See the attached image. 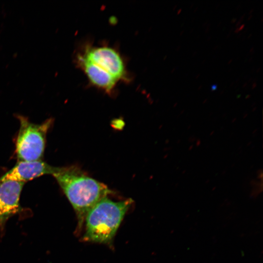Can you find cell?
I'll use <instances>...</instances> for the list:
<instances>
[{"mask_svg":"<svg viewBox=\"0 0 263 263\" xmlns=\"http://www.w3.org/2000/svg\"><path fill=\"white\" fill-rule=\"evenodd\" d=\"M52 175L73 207L80 230L90 210L111 190L76 166L56 167Z\"/></svg>","mask_w":263,"mask_h":263,"instance_id":"cell-1","label":"cell"},{"mask_svg":"<svg viewBox=\"0 0 263 263\" xmlns=\"http://www.w3.org/2000/svg\"><path fill=\"white\" fill-rule=\"evenodd\" d=\"M132 202L131 199L114 202L107 197L100 200L85 217L83 240L111 244Z\"/></svg>","mask_w":263,"mask_h":263,"instance_id":"cell-2","label":"cell"},{"mask_svg":"<svg viewBox=\"0 0 263 263\" xmlns=\"http://www.w3.org/2000/svg\"><path fill=\"white\" fill-rule=\"evenodd\" d=\"M20 128L16 142L18 161L41 160L43 157L47 132L52 120L48 119L40 124L33 123L28 118L18 115Z\"/></svg>","mask_w":263,"mask_h":263,"instance_id":"cell-3","label":"cell"},{"mask_svg":"<svg viewBox=\"0 0 263 263\" xmlns=\"http://www.w3.org/2000/svg\"><path fill=\"white\" fill-rule=\"evenodd\" d=\"M117 81L126 78L123 61L119 53L107 46L88 47L82 55Z\"/></svg>","mask_w":263,"mask_h":263,"instance_id":"cell-4","label":"cell"},{"mask_svg":"<svg viewBox=\"0 0 263 263\" xmlns=\"http://www.w3.org/2000/svg\"><path fill=\"white\" fill-rule=\"evenodd\" d=\"M24 184L13 180L0 181V229L20 210L19 198Z\"/></svg>","mask_w":263,"mask_h":263,"instance_id":"cell-5","label":"cell"},{"mask_svg":"<svg viewBox=\"0 0 263 263\" xmlns=\"http://www.w3.org/2000/svg\"><path fill=\"white\" fill-rule=\"evenodd\" d=\"M56 167L43 161H18L15 166L0 178V181L13 180L25 183L45 174H53Z\"/></svg>","mask_w":263,"mask_h":263,"instance_id":"cell-6","label":"cell"},{"mask_svg":"<svg viewBox=\"0 0 263 263\" xmlns=\"http://www.w3.org/2000/svg\"><path fill=\"white\" fill-rule=\"evenodd\" d=\"M77 62L94 85L108 92H110L115 86L117 81L115 79L82 55H77Z\"/></svg>","mask_w":263,"mask_h":263,"instance_id":"cell-7","label":"cell"},{"mask_svg":"<svg viewBox=\"0 0 263 263\" xmlns=\"http://www.w3.org/2000/svg\"><path fill=\"white\" fill-rule=\"evenodd\" d=\"M217 89V85L216 84H213L211 86V91L215 90Z\"/></svg>","mask_w":263,"mask_h":263,"instance_id":"cell-8","label":"cell"},{"mask_svg":"<svg viewBox=\"0 0 263 263\" xmlns=\"http://www.w3.org/2000/svg\"><path fill=\"white\" fill-rule=\"evenodd\" d=\"M246 14V13H244L240 18H239V20H240L241 21H242L243 19H244V18L245 16V15Z\"/></svg>","mask_w":263,"mask_h":263,"instance_id":"cell-9","label":"cell"},{"mask_svg":"<svg viewBox=\"0 0 263 263\" xmlns=\"http://www.w3.org/2000/svg\"><path fill=\"white\" fill-rule=\"evenodd\" d=\"M236 20H237V18H233L231 19L230 22L232 23H235Z\"/></svg>","mask_w":263,"mask_h":263,"instance_id":"cell-10","label":"cell"},{"mask_svg":"<svg viewBox=\"0 0 263 263\" xmlns=\"http://www.w3.org/2000/svg\"><path fill=\"white\" fill-rule=\"evenodd\" d=\"M244 26H245V24H244V23L241 24V25H240V26L239 27V29L240 31L241 30H242L243 29H244Z\"/></svg>","mask_w":263,"mask_h":263,"instance_id":"cell-11","label":"cell"},{"mask_svg":"<svg viewBox=\"0 0 263 263\" xmlns=\"http://www.w3.org/2000/svg\"><path fill=\"white\" fill-rule=\"evenodd\" d=\"M257 86V83L256 82H253V83L252 84V89L255 88Z\"/></svg>","mask_w":263,"mask_h":263,"instance_id":"cell-12","label":"cell"},{"mask_svg":"<svg viewBox=\"0 0 263 263\" xmlns=\"http://www.w3.org/2000/svg\"><path fill=\"white\" fill-rule=\"evenodd\" d=\"M241 22H242V21H241L240 20H239L236 22V24H235V26L237 27H238V26L241 23Z\"/></svg>","mask_w":263,"mask_h":263,"instance_id":"cell-13","label":"cell"},{"mask_svg":"<svg viewBox=\"0 0 263 263\" xmlns=\"http://www.w3.org/2000/svg\"><path fill=\"white\" fill-rule=\"evenodd\" d=\"M240 31V30L239 29V27H236V29L234 30L235 33H238Z\"/></svg>","mask_w":263,"mask_h":263,"instance_id":"cell-14","label":"cell"},{"mask_svg":"<svg viewBox=\"0 0 263 263\" xmlns=\"http://www.w3.org/2000/svg\"><path fill=\"white\" fill-rule=\"evenodd\" d=\"M182 10V8L179 9L177 10V14H179L181 12Z\"/></svg>","mask_w":263,"mask_h":263,"instance_id":"cell-15","label":"cell"},{"mask_svg":"<svg viewBox=\"0 0 263 263\" xmlns=\"http://www.w3.org/2000/svg\"><path fill=\"white\" fill-rule=\"evenodd\" d=\"M254 47H252L250 49V50H249V52L251 53V52H252L253 51H254Z\"/></svg>","mask_w":263,"mask_h":263,"instance_id":"cell-16","label":"cell"},{"mask_svg":"<svg viewBox=\"0 0 263 263\" xmlns=\"http://www.w3.org/2000/svg\"><path fill=\"white\" fill-rule=\"evenodd\" d=\"M209 30H210L209 28L207 27L206 29H205V32L207 33L208 32Z\"/></svg>","mask_w":263,"mask_h":263,"instance_id":"cell-17","label":"cell"},{"mask_svg":"<svg viewBox=\"0 0 263 263\" xmlns=\"http://www.w3.org/2000/svg\"><path fill=\"white\" fill-rule=\"evenodd\" d=\"M254 10V9L253 8H252L251 9H250L249 11V12H248V14H251L252 13V12Z\"/></svg>","mask_w":263,"mask_h":263,"instance_id":"cell-18","label":"cell"},{"mask_svg":"<svg viewBox=\"0 0 263 263\" xmlns=\"http://www.w3.org/2000/svg\"><path fill=\"white\" fill-rule=\"evenodd\" d=\"M180 47H181V45H179L177 46V47H176V51H178V50L180 49Z\"/></svg>","mask_w":263,"mask_h":263,"instance_id":"cell-19","label":"cell"},{"mask_svg":"<svg viewBox=\"0 0 263 263\" xmlns=\"http://www.w3.org/2000/svg\"><path fill=\"white\" fill-rule=\"evenodd\" d=\"M241 4L239 3V4L238 5V6L236 7V10H238V9L241 7Z\"/></svg>","mask_w":263,"mask_h":263,"instance_id":"cell-20","label":"cell"},{"mask_svg":"<svg viewBox=\"0 0 263 263\" xmlns=\"http://www.w3.org/2000/svg\"><path fill=\"white\" fill-rule=\"evenodd\" d=\"M242 34H243V32L240 33L238 35L237 38H239L240 37H241V36L242 35Z\"/></svg>","mask_w":263,"mask_h":263,"instance_id":"cell-21","label":"cell"},{"mask_svg":"<svg viewBox=\"0 0 263 263\" xmlns=\"http://www.w3.org/2000/svg\"><path fill=\"white\" fill-rule=\"evenodd\" d=\"M253 15L251 14H250L248 17V20L250 19L252 17Z\"/></svg>","mask_w":263,"mask_h":263,"instance_id":"cell-22","label":"cell"},{"mask_svg":"<svg viewBox=\"0 0 263 263\" xmlns=\"http://www.w3.org/2000/svg\"><path fill=\"white\" fill-rule=\"evenodd\" d=\"M247 85V82H245L243 85V87H245V86H246Z\"/></svg>","mask_w":263,"mask_h":263,"instance_id":"cell-23","label":"cell"},{"mask_svg":"<svg viewBox=\"0 0 263 263\" xmlns=\"http://www.w3.org/2000/svg\"><path fill=\"white\" fill-rule=\"evenodd\" d=\"M231 32H229V33H228V34H227V35H226V38H229V36H230V35H231Z\"/></svg>","mask_w":263,"mask_h":263,"instance_id":"cell-24","label":"cell"},{"mask_svg":"<svg viewBox=\"0 0 263 263\" xmlns=\"http://www.w3.org/2000/svg\"><path fill=\"white\" fill-rule=\"evenodd\" d=\"M207 23V21H205V22H204L203 23L202 26H205Z\"/></svg>","mask_w":263,"mask_h":263,"instance_id":"cell-25","label":"cell"},{"mask_svg":"<svg viewBox=\"0 0 263 263\" xmlns=\"http://www.w3.org/2000/svg\"><path fill=\"white\" fill-rule=\"evenodd\" d=\"M261 69V68L260 67H258L257 68V70H256V72L257 73V72H259L260 71Z\"/></svg>","mask_w":263,"mask_h":263,"instance_id":"cell-26","label":"cell"},{"mask_svg":"<svg viewBox=\"0 0 263 263\" xmlns=\"http://www.w3.org/2000/svg\"><path fill=\"white\" fill-rule=\"evenodd\" d=\"M232 60H233V59H232V58L230 59L228 61V62H227V64H229V63H230L232 61Z\"/></svg>","mask_w":263,"mask_h":263,"instance_id":"cell-27","label":"cell"},{"mask_svg":"<svg viewBox=\"0 0 263 263\" xmlns=\"http://www.w3.org/2000/svg\"><path fill=\"white\" fill-rule=\"evenodd\" d=\"M252 80V77H250V78L248 79V82H250Z\"/></svg>","mask_w":263,"mask_h":263,"instance_id":"cell-28","label":"cell"},{"mask_svg":"<svg viewBox=\"0 0 263 263\" xmlns=\"http://www.w3.org/2000/svg\"><path fill=\"white\" fill-rule=\"evenodd\" d=\"M251 95L250 94H247L245 96V98H249V97H250Z\"/></svg>","mask_w":263,"mask_h":263,"instance_id":"cell-29","label":"cell"},{"mask_svg":"<svg viewBox=\"0 0 263 263\" xmlns=\"http://www.w3.org/2000/svg\"><path fill=\"white\" fill-rule=\"evenodd\" d=\"M210 26V23H207V27L209 28Z\"/></svg>","mask_w":263,"mask_h":263,"instance_id":"cell-30","label":"cell"},{"mask_svg":"<svg viewBox=\"0 0 263 263\" xmlns=\"http://www.w3.org/2000/svg\"><path fill=\"white\" fill-rule=\"evenodd\" d=\"M248 29V27H246L244 30V32H245Z\"/></svg>","mask_w":263,"mask_h":263,"instance_id":"cell-31","label":"cell"},{"mask_svg":"<svg viewBox=\"0 0 263 263\" xmlns=\"http://www.w3.org/2000/svg\"><path fill=\"white\" fill-rule=\"evenodd\" d=\"M252 33L249 34L248 35V37H247V38H250V37L251 36H252Z\"/></svg>","mask_w":263,"mask_h":263,"instance_id":"cell-32","label":"cell"},{"mask_svg":"<svg viewBox=\"0 0 263 263\" xmlns=\"http://www.w3.org/2000/svg\"><path fill=\"white\" fill-rule=\"evenodd\" d=\"M198 7L197 6L195 7V8L194 9L193 12H195L198 9Z\"/></svg>","mask_w":263,"mask_h":263,"instance_id":"cell-33","label":"cell"},{"mask_svg":"<svg viewBox=\"0 0 263 263\" xmlns=\"http://www.w3.org/2000/svg\"><path fill=\"white\" fill-rule=\"evenodd\" d=\"M218 46H219L218 45H216L214 46V47H213V49H216Z\"/></svg>","mask_w":263,"mask_h":263,"instance_id":"cell-34","label":"cell"},{"mask_svg":"<svg viewBox=\"0 0 263 263\" xmlns=\"http://www.w3.org/2000/svg\"><path fill=\"white\" fill-rule=\"evenodd\" d=\"M253 59V57H250L248 60V62H250V61H252Z\"/></svg>","mask_w":263,"mask_h":263,"instance_id":"cell-35","label":"cell"},{"mask_svg":"<svg viewBox=\"0 0 263 263\" xmlns=\"http://www.w3.org/2000/svg\"><path fill=\"white\" fill-rule=\"evenodd\" d=\"M200 74H197L195 76V78H197L200 76Z\"/></svg>","mask_w":263,"mask_h":263,"instance_id":"cell-36","label":"cell"},{"mask_svg":"<svg viewBox=\"0 0 263 263\" xmlns=\"http://www.w3.org/2000/svg\"><path fill=\"white\" fill-rule=\"evenodd\" d=\"M211 38V35L208 36L207 38V40H209Z\"/></svg>","mask_w":263,"mask_h":263,"instance_id":"cell-37","label":"cell"},{"mask_svg":"<svg viewBox=\"0 0 263 263\" xmlns=\"http://www.w3.org/2000/svg\"><path fill=\"white\" fill-rule=\"evenodd\" d=\"M175 69H176L175 67L173 68L171 70V73L175 71Z\"/></svg>","mask_w":263,"mask_h":263,"instance_id":"cell-38","label":"cell"},{"mask_svg":"<svg viewBox=\"0 0 263 263\" xmlns=\"http://www.w3.org/2000/svg\"><path fill=\"white\" fill-rule=\"evenodd\" d=\"M177 4H175L174 6L173 7V10H174L177 7Z\"/></svg>","mask_w":263,"mask_h":263,"instance_id":"cell-39","label":"cell"},{"mask_svg":"<svg viewBox=\"0 0 263 263\" xmlns=\"http://www.w3.org/2000/svg\"><path fill=\"white\" fill-rule=\"evenodd\" d=\"M203 85H200L199 87L198 88V90H200L202 87Z\"/></svg>","mask_w":263,"mask_h":263,"instance_id":"cell-40","label":"cell"},{"mask_svg":"<svg viewBox=\"0 0 263 263\" xmlns=\"http://www.w3.org/2000/svg\"><path fill=\"white\" fill-rule=\"evenodd\" d=\"M245 35H244V36H243V37L242 38V40H243L245 38Z\"/></svg>","mask_w":263,"mask_h":263,"instance_id":"cell-41","label":"cell"},{"mask_svg":"<svg viewBox=\"0 0 263 263\" xmlns=\"http://www.w3.org/2000/svg\"><path fill=\"white\" fill-rule=\"evenodd\" d=\"M196 53H197V51H194V53L192 54V56H195Z\"/></svg>","mask_w":263,"mask_h":263,"instance_id":"cell-42","label":"cell"},{"mask_svg":"<svg viewBox=\"0 0 263 263\" xmlns=\"http://www.w3.org/2000/svg\"><path fill=\"white\" fill-rule=\"evenodd\" d=\"M193 5H194V2L191 3V5L190 6V8H192V7L193 6Z\"/></svg>","mask_w":263,"mask_h":263,"instance_id":"cell-43","label":"cell"},{"mask_svg":"<svg viewBox=\"0 0 263 263\" xmlns=\"http://www.w3.org/2000/svg\"><path fill=\"white\" fill-rule=\"evenodd\" d=\"M221 22H222L221 21H220L219 22V23H218V25H217V26H218V27H219V25H221Z\"/></svg>","mask_w":263,"mask_h":263,"instance_id":"cell-44","label":"cell"},{"mask_svg":"<svg viewBox=\"0 0 263 263\" xmlns=\"http://www.w3.org/2000/svg\"><path fill=\"white\" fill-rule=\"evenodd\" d=\"M224 92V89H223V90H222V91L220 92V94H223Z\"/></svg>","mask_w":263,"mask_h":263,"instance_id":"cell-45","label":"cell"},{"mask_svg":"<svg viewBox=\"0 0 263 263\" xmlns=\"http://www.w3.org/2000/svg\"><path fill=\"white\" fill-rule=\"evenodd\" d=\"M234 27H232L229 31V32H231V31L233 30Z\"/></svg>","mask_w":263,"mask_h":263,"instance_id":"cell-46","label":"cell"},{"mask_svg":"<svg viewBox=\"0 0 263 263\" xmlns=\"http://www.w3.org/2000/svg\"><path fill=\"white\" fill-rule=\"evenodd\" d=\"M184 32V30H182L180 32V35H181Z\"/></svg>","mask_w":263,"mask_h":263,"instance_id":"cell-47","label":"cell"},{"mask_svg":"<svg viewBox=\"0 0 263 263\" xmlns=\"http://www.w3.org/2000/svg\"><path fill=\"white\" fill-rule=\"evenodd\" d=\"M239 79H240L239 78H238L235 80V81L234 82H238V81L239 80Z\"/></svg>","mask_w":263,"mask_h":263,"instance_id":"cell-48","label":"cell"},{"mask_svg":"<svg viewBox=\"0 0 263 263\" xmlns=\"http://www.w3.org/2000/svg\"><path fill=\"white\" fill-rule=\"evenodd\" d=\"M257 80V78H254L253 80V82H256V81Z\"/></svg>","mask_w":263,"mask_h":263,"instance_id":"cell-49","label":"cell"},{"mask_svg":"<svg viewBox=\"0 0 263 263\" xmlns=\"http://www.w3.org/2000/svg\"><path fill=\"white\" fill-rule=\"evenodd\" d=\"M219 5V3H217V5H216L215 6V8H217Z\"/></svg>","mask_w":263,"mask_h":263,"instance_id":"cell-50","label":"cell"},{"mask_svg":"<svg viewBox=\"0 0 263 263\" xmlns=\"http://www.w3.org/2000/svg\"><path fill=\"white\" fill-rule=\"evenodd\" d=\"M234 83V82H231V83L230 85V86H231L232 85H233Z\"/></svg>","mask_w":263,"mask_h":263,"instance_id":"cell-51","label":"cell"},{"mask_svg":"<svg viewBox=\"0 0 263 263\" xmlns=\"http://www.w3.org/2000/svg\"><path fill=\"white\" fill-rule=\"evenodd\" d=\"M255 52V50L253 51L252 52H251V54H253Z\"/></svg>","mask_w":263,"mask_h":263,"instance_id":"cell-52","label":"cell"},{"mask_svg":"<svg viewBox=\"0 0 263 263\" xmlns=\"http://www.w3.org/2000/svg\"><path fill=\"white\" fill-rule=\"evenodd\" d=\"M248 75H246L245 76H244V78H245V79L246 78V77H248Z\"/></svg>","mask_w":263,"mask_h":263,"instance_id":"cell-53","label":"cell"},{"mask_svg":"<svg viewBox=\"0 0 263 263\" xmlns=\"http://www.w3.org/2000/svg\"><path fill=\"white\" fill-rule=\"evenodd\" d=\"M193 30H194V28H192L190 30V32H192V31H193Z\"/></svg>","mask_w":263,"mask_h":263,"instance_id":"cell-54","label":"cell"},{"mask_svg":"<svg viewBox=\"0 0 263 263\" xmlns=\"http://www.w3.org/2000/svg\"><path fill=\"white\" fill-rule=\"evenodd\" d=\"M254 68H253L251 70V72L252 73V72L254 71Z\"/></svg>","mask_w":263,"mask_h":263,"instance_id":"cell-55","label":"cell"},{"mask_svg":"<svg viewBox=\"0 0 263 263\" xmlns=\"http://www.w3.org/2000/svg\"><path fill=\"white\" fill-rule=\"evenodd\" d=\"M207 100V99H206L205 100H204V102L203 103H205Z\"/></svg>","mask_w":263,"mask_h":263,"instance_id":"cell-56","label":"cell"},{"mask_svg":"<svg viewBox=\"0 0 263 263\" xmlns=\"http://www.w3.org/2000/svg\"><path fill=\"white\" fill-rule=\"evenodd\" d=\"M205 61H206V59L203 60V61H202V64L204 63V62H205Z\"/></svg>","mask_w":263,"mask_h":263,"instance_id":"cell-57","label":"cell"},{"mask_svg":"<svg viewBox=\"0 0 263 263\" xmlns=\"http://www.w3.org/2000/svg\"><path fill=\"white\" fill-rule=\"evenodd\" d=\"M263 20V17H262V18H261V22H262Z\"/></svg>","mask_w":263,"mask_h":263,"instance_id":"cell-58","label":"cell"},{"mask_svg":"<svg viewBox=\"0 0 263 263\" xmlns=\"http://www.w3.org/2000/svg\"><path fill=\"white\" fill-rule=\"evenodd\" d=\"M231 70H232V68H230V69L228 70V72L230 71Z\"/></svg>","mask_w":263,"mask_h":263,"instance_id":"cell-59","label":"cell"},{"mask_svg":"<svg viewBox=\"0 0 263 263\" xmlns=\"http://www.w3.org/2000/svg\"><path fill=\"white\" fill-rule=\"evenodd\" d=\"M177 103H176L174 105V107H175L176 105H177Z\"/></svg>","mask_w":263,"mask_h":263,"instance_id":"cell-60","label":"cell"},{"mask_svg":"<svg viewBox=\"0 0 263 263\" xmlns=\"http://www.w3.org/2000/svg\"><path fill=\"white\" fill-rule=\"evenodd\" d=\"M240 95H241L240 94H239V95L237 96V97H239V96H240Z\"/></svg>","mask_w":263,"mask_h":263,"instance_id":"cell-61","label":"cell"}]
</instances>
